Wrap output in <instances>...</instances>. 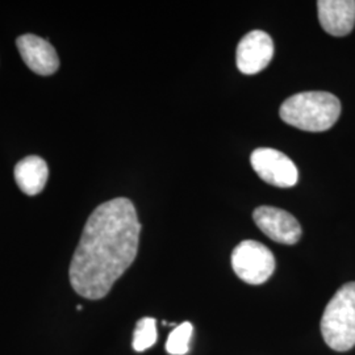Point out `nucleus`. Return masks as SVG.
Masks as SVG:
<instances>
[{
  "label": "nucleus",
  "instance_id": "nucleus-2",
  "mask_svg": "<svg viewBox=\"0 0 355 355\" xmlns=\"http://www.w3.org/2000/svg\"><path fill=\"white\" fill-rule=\"evenodd\" d=\"M282 120L305 132H325L341 114V102L325 91H306L286 99L279 111Z\"/></svg>",
  "mask_w": 355,
  "mask_h": 355
},
{
  "label": "nucleus",
  "instance_id": "nucleus-3",
  "mask_svg": "<svg viewBox=\"0 0 355 355\" xmlns=\"http://www.w3.org/2000/svg\"><path fill=\"white\" fill-rule=\"evenodd\" d=\"M321 334L331 350L345 353L355 346V282L343 284L327 305Z\"/></svg>",
  "mask_w": 355,
  "mask_h": 355
},
{
  "label": "nucleus",
  "instance_id": "nucleus-8",
  "mask_svg": "<svg viewBox=\"0 0 355 355\" xmlns=\"http://www.w3.org/2000/svg\"><path fill=\"white\" fill-rule=\"evenodd\" d=\"M19 53L26 66L40 76H51L60 67V58L51 42L36 35H23L16 40Z\"/></svg>",
  "mask_w": 355,
  "mask_h": 355
},
{
  "label": "nucleus",
  "instance_id": "nucleus-12",
  "mask_svg": "<svg viewBox=\"0 0 355 355\" xmlns=\"http://www.w3.org/2000/svg\"><path fill=\"white\" fill-rule=\"evenodd\" d=\"M193 334V325L186 321L175 327L167 338L166 352L170 355H186L190 352V341Z\"/></svg>",
  "mask_w": 355,
  "mask_h": 355
},
{
  "label": "nucleus",
  "instance_id": "nucleus-6",
  "mask_svg": "<svg viewBox=\"0 0 355 355\" xmlns=\"http://www.w3.org/2000/svg\"><path fill=\"white\" fill-rule=\"evenodd\" d=\"M254 223L268 239L283 245H295L300 241L302 227L287 211L277 207L261 205L253 214Z\"/></svg>",
  "mask_w": 355,
  "mask_h": 355
},
{
  "label": "nucleus",
  "instance_id": "nucleus-9",
  "mask_svg": "<svg viewBox=\"0 0 355 355\" xmlns=\"http://www.w3.org/2000/svg\"><path fill=\"white\" fill-rule=\"evenodd\" d=\"M318 11L320 24L331 36L343 37L353 31L354 0H318Z\"/></svg>",
  "mask_w": 355,
  "mask_h": 355
},
{
  "label": "nucleus",
  "instance_id": "nucleus-7",
  "mask_svg": "<svg viewBox=\"0 0 355 355\" xmlns=\"http://www.w3.org/2000/svg\"><path fill=\"white\" fill-rule=\"evenodd\" d=\"M272 57V38L263 31H252L250 33L243 36L236 53L237 67L246 76H253L266 69Z\"/></svg>",
  "mask_w": 355,
  "mask_h": 355
},
{
  "label": "nucleus",
  "instance_id": "nucleus-11",
  "mask_svg": "<svg viewBox=\"0 0 355 355\" xmlns=\"http://www.w3.org/2000/svg\"><path fill=\"white\" fill-rule=\"evenodd\" d=\"M157 338H158V334H157L155 318H140L135 328L132 347L135 352L142 353L154 346V343H157Z\"/></svg>",
  "mask_w": 355,
  "mask_h": 355
},
{
  "label": "nucleus",
  "instance_id": "nucleus-5",
  "mask_svg": "<svg viewBox=\"0 0 355 355\" xmlns=\"http://www.w3.org/2000/svg\"><path fill=\"white\" fill-rule=\"evenodd\" d=\"M250 162L258 177L271 186L287 189L293 187L299 180L296 165L286 154L275 149L259 148L254 150Z\"/></svg>",
  "mask_w": 355,
  "mask_h": 355
},
{
  "label": "nucleus",
  "instance_id": "nucleus-1",
  "mask_svg": "<svg viewBox=\"0 0 355 355\" xmlns=\"http://www.w3.org/2000/svg\"><path fill=\"white\" fill-rule=\"evenodd\" d=\"M141 224L133 203L116 198L91 215L69 268L73 290L87 300H101L135 262Z\"/></svg>",
  "mask_w": 355,
  "mask_h": 355
},
{
  "label": "nucleus",
  "instance_id": "nucleus-10",
  "mask_svg": "<svg viewBox=\"0 0 355 355\" xmlns=\"http://www.w3.org/2000/svg\"><path fill=\"white\" fill-rule=\"evenodd\" d=\"M49 177L46 162L37 155H29L15 167V180L26 195L35 196L44 190Z\"/></svg>",
  "mask_w": 355,
  "mask_h": 355
},
{
  "label": "nucleus",
  "instance_id": "nucleus-4",
  "mask_svg": "<svg viewBox=\"0 0 355 355\" xmlns=\"http://www.w3.org/2000/svg\"><path fill=\"white\" fill-rule=\"evenodd\" d=\"M275 257L261 242L246 240L239 243L232 253V267L236 275L248 284L266 283L275 271Z\"/></svg>",
  "mask_w": 355,
  "mask_h": 355
}]
</instances>
